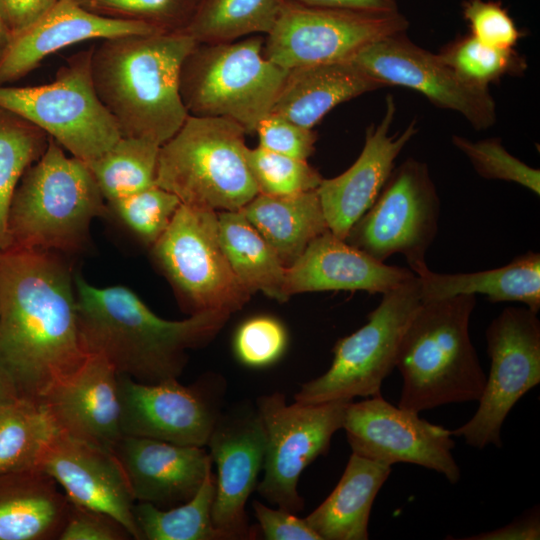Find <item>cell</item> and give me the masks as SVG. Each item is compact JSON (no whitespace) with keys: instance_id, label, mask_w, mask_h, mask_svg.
<instances>
[{"instance_id":"1","label":"cell","mask_w":540,"mask_h":540,"mask_svg":"<svg viewBox=\"0 0 540 540\" xmlns=\"http://www.w3.org/2000/svg\"><path fill=\"white\" fill-rule=\"evenodd\" d=\"M74 277L58 253L0 252V367L39 400L85 362Z\"/></svg>"},{"instance_id":"2","label":"cell","mask_w":540,"mask_h":540,"mask_svg":"<svg viewBox=\"0 0 540 540\" xmlns=\"http://www.w3.org/2000/svg\"><path fill=\"white\" fill-rule=\"evenodd\" d=\"M78 323L89 354L105 358L118 374L142 383L178 378L187 350L211 342L230 313L205 311L180 321L157 316L131 289L95 287L74 276Z\"/></svg>"},{"instance_id":"3","label":"cell","mask_w":540,"mask_h":540,"mask_svg":"<svg viewBox=\"0 0 540 540\" xmlns=\"http://www.w3.org/2000/svg\"><path fill=\"white\" fill-rule=\"evenodd\" d=\"M197 43L183 29L172 28L105 39L91 49L94 88L121 136L162 145L180 129L189 115L180 73Z\"/></svg>"},{"instance_id":"4","label":"cell","mask_w":540,"mask_h":540,"mask_svg":"<svg viewBox=\"0 0 540 540\" xmlns=\"http://www.w3.org/2000/svg\"><path fill=\"white\" fill-rule=\"evenodd\" d=\"M476 295L421 302L398 348L403 378L398 407L415 413L478 401L486 383L469 336Z\"/></svg>"},{"instance_id":"5","label":"cell","mask_w":540,"mask_h":540,"mask_svg":"<svg viewBox=\"0 0 540 540\" xmlns=\"http://www.w3.org/2000/svg\"><path fill=\"white\" fill-rule=\"evenodd\" d=\"M20 180L9 211L7 249L75 252L88 239L92 221L108 212L85 162L50 137Z\"/></svg>"},{"instance_id":"6","label":"cell","mask_w":540,"mask_h":540,"mask_svg":"<svg viewBox=\"0 0 540 540\" xmlns=\"http://www.w3.org/2000/svg\"><path fill=\"white\" fill-rule=\"evenodd\" d=\"M245 134L227 118L188 115L160 146L156 185L184 205L239 211L259 194L245 158Z\"/></svg>"},{"instance_id":"7","label":"cell","mask_w":540,"mask_h":540,"mask_svg":"<svg viewBox=\"0 0 540 540\" xmlns=\"http://www.w3.org/2000/svg\"><path fill=\"white\" fill-rule=\"evenodd\" d=\"M260 35L197 43L184 60L180 94L189 115L223 117L255 132L271 113L288 70L263 55Z\"/></svg>"},{"instance_id":"8","label":"cell","mask_w":540,"mask_h":540,"mask_svg":"<svg viewBox=\"0 0 540 540\" xmlns=\"http://www.w3.org/2000/svg\"><path fill=\"white\" fill-rule=\"evenodd\" d=\"M90 55L91 49L73 56L50 83L0 85V108L36 126L83 162L97 158L121 138L94 88Z\"/></svg>"},{"instance_id":"9","label":"cell","mask_w":540,"mask_h":540,"mask_svg":"<svg viewBox=\"0 0 540 540\" xmlns=\"http://www.w3.org/2000/svg\"><path fill=\"white\" fill-rule=\"evenodd\" d=\"M421 302L417 275L382 294L368 322L335 343L330 368L302 384L295 401L318 404L380 394L384 379L396 367L404 331Z\"/></svg>"},{"instance_id":"10","label":"cell","mask_w":540,"mask_h":540,"mask_svg":"<svg viewBox=\"0 0 540 540\" xmlns=\"http://www.w3.org/2000/svg\"><path fill=\"white\" fill-rule=\"evenodd\" d=\"M151 251L190 315L205 311L231 314L251 297L222 248L217 211L181 203Z\"/></svg>"},{"instance_id":"11","label":"cell","mask_w":540,"mask_h":540,"mask_svg":"<svg viewBox=\"0 0 540 540\" xmlns=\"http://www.w3.org/2000/svg\"><path fill=\"white\" fill-rule=\"evenodd\" d=\"M439 218L440 199L427 165L409 158L393 169L345 241L379 262L401 254L417 275L428 267L425 257Z\"/></svg>"},{"instance_id":"12","label":"cell","mask_w":540,"mask_h":540,"mask_svg":"<svg viewBox=\"0 0 540 540\" xmlns=\"http://www.w3.org/2000/svg\"><path fill=\"white\" fill-rule=\"evenodd\" d=\"M400 11L363 12L319 8L280 0L263 55L284 69L351 61L366 46L405 33Z\"/></svg>"},{"instance_id":"13","label":"cell","mask_w":540,"mask_h":540,"mask_svg":"<svg viewBox=\"0 0 540 540\" xmlns=\"http://www.w3.org/2000/svg\"><path fill=\"white\" fill-rule=\"evenodd\" d=\"M353 401V400H352ZM351 401L287 404L283 393L263 395L256 409L265 431L264 475L259 495L271 504L297 514L304 508L298 481L304 469L327 453L331 438L342 428Z\"/></svg>"},{"instance_id":"14","label":"cell","mask_w":540,"mask_h":540,"mask_svg":"<svg viewBox=\"0 0 540 540\" xmlns=\"http://www.w3.org/2000/svg\"><path fill=\"white\" fill-rule=\"evenodd\" d=\"M489 375L472 418L451 431L475 448L501 447V427L515 403L540 382V321L527 307H506L486 330Z\"/></svg>"},{"instance_id":"15","label":"cell","mask_w":540,"mask_h":540,"mask_svg":"<svg viewBox=\"0 0 540 540\" xmlns=\"http://www.w3.org/2000/svg\"><path fill=\"white\" fill-rule=\"evenodd\" d=\"M123 435L205 447L223 409L226 383L217 375L191 385L178 378L142 383L118 374Z\"/></svg>"},{"instance_id":"16","label":"cell","mask_w":540,"mask_h":540,"mask_svg":"<svg viewBox=\"0 0 540 540\" xmlns=\"http://www.w3.org/2000/svg\"><path fill=\"white\" fill-rule=\"evenodd\" d=\"M342 428L356 455L390 466L416 464L443 474L451 483L460 478L451 431L391 405L380 394L349 402Z\"/></svg>"},{"instance_id":"17","label":"cell","mask_w":540,"mask_h":540,"mask_svg":"<svg viewBox=\"0 0 540 540\" xmlns=\"http://www.w3.org/2000/svg\"><path fill=\"white\" fill-rule=\"evenodd\" d=\"M351 62L384 86L411 88L436 106L460 113L478 130L496 121V105L488 88L467 83L438 54L416 45L405 33L366 46Z\"/></svg>"},{"instance_id":"18","label":"cell","mask_w":540,"mask_h":540,"mask_svg":"<svg viewBox=\"0 0 540 540\" xmlns=\"http://www.w3.org/2000/svg\"><path fill=\"white\" fill-rule=\"evenodd\" d=\"M217 475L212 523L226 540L253 539L245 510L263 468L265 431L256 408L222 411L207 445Z\"/></svg>"},{"instance_id":"19","label":"cell","mask_w":540,"mask_h":540,"mask_svg":"<svg viewBox=\"0 0 540 540\" xmlns=\"http://www.w3.org/2000/svg\"><path fill=\"white\" fill-rule=\"evenodd\" d=\"M37 469L50 476L73 505L102 512L141 540L134 517L135 499L113 450L59 431Z\"/></svg>"},{"instance_id":"20","label":"cell","mask_w":540,"mask_h":540,"mask_svg":"<svg viewBox=\"0 0 540 540\" xmlns=\"http://www.w3.org/2000/svg\"><path fill=\"white\" fill-rule=\"evenodd\" d=\"M165 29L171 28L145 20L100 15L79 0H58L37 20L10 36L0 54V85L20 79L47 56L79 42Z\"/></svg>"},{"instance_id":"21","label":"cell","mask_w":540,"mask_h":540,"mask_svg":"<svg viewBox=\"0 0 540 540\" xmlns=\"http://www.w3.org/2000/svg\"><path fill=\"white\" fill-rule=\"evenodd\" d=\"M395 111L394 99L388 96L382 120L367 129L356 161L342 174L323 179L316 189L328 229L343 240L372 206L392 173L397 156L417 133L413 121L401 133L389 135Z\"/></svg>"},{"instance_id":"22","label":"cell","mask_w":540,"mask_h":540,"mask_svg":"<svg viewBox=\"0 0 540 540\" xmlns=\"http://www.w3.org/2000/svg\"><path fill=\"white\" fill-rule=\"evenodd\" d=\"M39 401L68 435L110 450L123 436L118 373L98 354H89L79 369Z\"/></svg>"},{"instance_id":"23","label":"cell","mask_w":540,"mask_h":540,"mask_svg":"<svg viewBox=\"0 0 540 540\" xmlns=\"http://www.w3.org/2000/svg\"><path fill=\"white\" fill-rule=\"evenodd\" d=\"M113 452L127 477L136 502L161 509L191 499L213 465L204 447L123 435Z\"/></svg>"},{"instance_id":"24","label":"cell","mask_w":540,"mask_h":540,"mask_svg":"<svg viewBox=\"0 0 540 540\" xmlns=\"http://www.w3.org/2000/svg\"><path fill=\"white\" fill-rule=\"evenodd\" d=\"M416 274L404 267L379 262L335 236L329 229L313 239L286 268L284 292L294 294L329 290H363L384 294Z\"/></svg>"},{"instance_id":"25","label":"cell","mask_w":540,"mask_h":540,"mask_svg":"<svg viewBox=\"0 0 540 540\" xmlns=\"http://www.w3.org/2000/svg\"><path fill=\"white\" fill-rule=\"evenodd\" d=\"M385 87L351 61L289 69L270 114L312 129L337 105Z\"/></svg>"},{"instance_id":"26","label":"cell","mask_w":540,"mask_h":540,"mask_svg":"<svg viewBox=\"0 0 540 540\" xmlns=\"http://www.w3.org/2000/svg\"><path fill=\"white\" fill-rule=\"evenodd\" d=\"M70 506L39 469L0 474V540L58 539Z\"/></svg>"},{"instance_id":"27","label":"cell","mask_w":540,"mask_h":540,"mask_svg":"<svg viewBox=\"0 0 540 540\" xmlns=\"http://www.w3.org/2000/svg\"><path fill=\"white\" fill-rule=\"evenodd\" d=\"M391 466L351 454L338 484L306 518L321 540H366L371 508Z\"/></svg>"},{"instance_id":"28","label":"cell","mask_w":540,"mask_h":540,"mask_svg":"<svg viewBox=\"0 0 540 540\" xmlns=\"http://www.w3.org/2000/svg\"><path fill=\"white\" fill-rule=\"evenodd\" d=\"M417 276L422 302L483 294L491 303L521 302L536 313L540 309V254L533 251L491 270L450 274L427 267Z\"/></svg>"},{"instance_id":"29","label":"cell","mask_w":540,"mask_h":540,"mask_svg":"<svg viewBox=\"0 0 540 540\" xmlns=\"http://www.w3.org/2000/svg\"><path fill=\"white\" fill-rule=\"evenodd\" d=\"M240 211L286 268L328 230L316 190L283 196L259 193Z\"/></svg>"},{"instance_id":"30","label":"cell","mask_w":540,"mask_h":540,"mask_svg":"<svg viewBox=\"0 0 540 540\" xmlns=\"http://www.w3.org/2000/svg\"><path fill=\"white\" fill-rule=\"evenodd\" d=\"M217 213L222 248L240 283L251 295L260 291L286 302V267L271 246L240 210Z\"/></svg>"},{"instance_id":"31","label":"cell","mask_w":540,"mask_h":540,"mask_svg":"<svg viewBox=\"0 0 540 540\" xmlns=\"http://www.w3.org/2000/svg\"><path fill=\"white\" fill-rule=\"evenodd\" d=\"M39 400L20 397L0 408V474L37 469L38 462L59 432Z\"/></svg>"},{"instance_id":"32","label":"cell","mask_w":540,"mask_h":540,"mask_svg":"<svg viewBox=\"0 0 540 540\" xmlns=\"http://www.w3.org/2000/svg\"><path fill=\"white\" fill-rule=\"evenodd\" d=\"M280 0H202L180 27L198 43L232 42L243 36L268 34Z\"/></svg>"},{"instance_id":"33","label":"cell","mask_w":540,"mask_h":540,"mask_svg":"<svg viewBox=\"0 0 540 540\" xmlns=\"http://www.w3.org/2000/svg\"><path fill=\"white\" fill-rule=\"evenodd\" d=\"M216 476L212 466L188 501L167 509L147 502L134 505V517L141 540H226L212 523Z\"/></svg>"},{"instance_id":"34","label":"cell","mask_w":540,"mask_h":540,"mask_svg":"<svg viewBox=\"0 0 540 540\" xmlns=\"http://www.w3.org/2000/svg\"><path fill=\"white\" fill-rule=\"evenodd\" d=\"M160 146L145 138L123 137L85 162L105 201L155 185Z\"/></svg>"},{"instance_id":"35","label":"cell","mask_w":540,"mask_h":540,"mask_svg":"<svg viewBox=\"0 0 540 540\" xmlns=\"http://www.w3.org/2000/svg\"><path fill=\"white\" fill-rule=\"evenodd\" d=\"M49 136L0 108V252L8 248V218L15 189L27 168L44 152Z\"/></svg>"},{"instance_id":"36","label":"cell","mask_w":540,"mask_h":540,"mask_svg":"<svg viewBox=\"0 0 540 540\" xmlns=\"http://www.w3.org/2000/svg\"><path fill=\"white\" fill-rule=\"evenodd\" d=\"M438 55L461 79L481 88L524 69L523 61L513 49L488 46L471 35L450 43Z\"/></svg>"},{"instance_id":"37","label":"cell","mask_w":540,"mask_h":540,"mask_svg":"<svg viewBox=\"0 0 540 540\" xmlns=\"http://www.w3.org/2000/svg\"><path fill=\"white\" fill-rule=\"evenodd\" d=\"M106 204L108 211L113 212L125 227L151 248L168 228L181 201L155 184Z\"/></svg>"},{"instance_id":"38","label":"cell","mask_w":540,"mask_h":540,"mask_svg":"<svg viewBox=\"0 0 540 540\" xmlns=\"http://www.w3.org/2000/svg\"><path fill=\"white\" fill-rule=\"evenodd\" d=\"M250 172L261 194L283 196L316 190L323 178L307 160L265 150H245Z\"/></svg>"},{"instance_id":"39","label":"cell","mask_w":540,"mask_h":540,"mask_svg":"<svg viewBox=\"0 0 540 540\" xmlns=\"http://www.w3.org/2000/svg\"><path fill=\"white\" fill-rule=\"evenodd\" d=\"M453 144L471 162L483 178L497 179L520 184L535 194H540V172L512 156L499 139L470 141L461 136L452 137Z\"/></svg>"},{"instance_id":"40","label":"cell","mask_w":540,"mask_h":540,"mask_svg":"<svg viewBox=\"0 0 540 540\" xmlns=\"http://www.w3.org/2000/svg\"><path fill=\"white\" fill-rule=\"evenodd\" d=\"M287 333L280 321L269 316L246 320L236 331L234 351L240 362L262 368L276 362L284 353Z\"/></svg>"},{"instance_id":"41","label":"cell","mask_w":540,"mask_h":540,"mask_svg":"<svg viewBox=\"0 0 540 540\" xmlns=\"http://www.w3.org/2000/svg\"><path fill=\"white\" fill-rule=\"evenodd\" d=\"M462 8L470 35L485 45L513 49L521 37L514 20L499 2L466 0Z\"/></svg>"},{"instance_id":"42","label":"cell","mask_w":540,"mask_h":540,"mask_svg":"<svg viewBox=\"0 0 540 540\" xmlns=\"http://www.w3.org/2000/svg\"><path fill=\"white\" fill-rule=\"evenodd\" d=\"M255 132L259 147L281 155L307 160L315 150L316 133L278 115L269 114Z\"/></svg>"},{"instance_id":"43","label":"cell","mask_w":540,"mask_h":540,"mask_svg":"<svg viewBox=\"0 0 540 540\" xmlns=\"http://www.w3.org/2000/svg\"><path fill=\"white\" fill-rule=\"evenodd\" d=\"M98 9L118 12L131 19L145 20L168 26L191 15L193 7L188 0H79Z\"/></svg>"},{"instance_id":"44","label":"cell","mask_w":540,"mask_h":540,"mask_svg":"<svg viewBox=\"0 0 540 540\" xmlns=\"http://www.w3.org/2000/svg\"><path fill=\"white\" fill-rule=\"evenodd\" d=\"M130 533L118 521L102 512L71 504L59 540H126Z\"/></svg>"},{"instance_id":"45","label":"cell","mask_w":540,"mask_h":540,"mask_svg":"<svg viewBox=\"0 0 540 540\" xmlns=\"http://www.w3.org/2000/svg\"><path fill=\"white\" fill-rule=\"evenodd\" d=\"M254 515L264 539L267 540H321L305 518L281 508H270L258 500L252 503Z\"/></svg>"},{"instance_id":"46","label":"cell","mask_w":540,"mask_h":540,"mask_svg":"<svg viewBox=\"0 0 540 540\" xmlns=\"http://www.w3.org/2000/svg\"><path fill=\"white\" fill-rule=\"evenodd\" d=\"M58 0H0V17L10 36L42 16Z\"/></svg>"},{"instance_id":"47","label":"cell","mask_w":540,"mask_h":540,"mask_svg":"<svg viewBox=\"0 0 540 540\" xmlns=\"http://www.w3.org/2000/svg\"><path fill=\"white\" fill-rule=\"evenodd\" d=\"M540 525L538 514H531L525 519L515 520L510 524L492 530L490 532L482 533L477 536L469 537L467 539H479V540H533L540 537Z\"/></svg>"},{"instance_id":"48","label":"cell","mask_w":540,"mask_h":540,"mask_svg":"<svg viewBox=\"0 0 540 540\" xmlns=\"http://www.w3.org/2000/svg\"><path fill=\"white\" fill-rule=\"evenodd\" d=\"M302 5L363 12L399 11L396 0H290Z\"/></svg>"},{"instance_id":"49","label":"cell","mask_w":540,"mask_h":540,"mask_svg":"<svg viewBox=\"0 0 540 540\" xmlns=\"http://www.w3.org/2000/svg\"><path fill=\"white\" fill-rule=\"evenodd\" d=\"M19 398L20 396L13 382L0 367V408L16 401Z\"/></svg>"},{"instance_id":"50","label":"cell","mask_w":540,"mask_h":540,"mask_svg":"<svg viewBox=\"0 0 540 540\" xmlns=\"http://www.w3.org/2000/svg\"><path fill=\"white\" fill-rule=\"evenodd\" d=\"M10 38V34L6 29L1 17H0V54L7 45Z\"/></svg>"},{"instance_id":"51","label":"cell","mask_w":540,"mask_h":540,"mask_svg":"<svg viewBox=\"0 0 540 540\" xmlns=\"http://www.w3.org/2000/svg\"><path fill=\"white\" fill-rule=\"evenodd\" d=\"M193 9L202 1V0H188Z\"/></svg>"}]
</instances>
